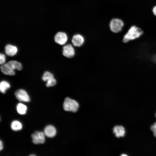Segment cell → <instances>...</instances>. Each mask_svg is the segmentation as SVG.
<instances>
[{"mask_svg":"<svg viewBox=\"0 0 156 156\" xmlns=\"http://www.w3.org/2000/svg\"><path fill=\"white\" fill-rule=\"evenodd\" d=\"M3 143L2 141L0 140V150L1 151L3 149Z\"/></svg>","mask_w":156,"mask_h":156,"instance_id":"cell-21","label":"cell"},{"mask_svg":"<svg viewBox=\"0 0 156 156\" xmlns=\"http://www.w3.org/2000/svg\"><path fill=\"white\" fill-rule=\"evenodd\" d=\"M11 127L14 131H17L21 130L22 128L21 123L18 120H14L11 124Z\"/></svg>","mask_w":156,"mask_h":156,"instance_id":"cell-15","label":"cell"},{"mask_svg":"<svg viewBox=\"0 0 156 156\" xmlns=\"http://www.w3.org/2000/svg\"><path fill=\"white\" fill-rule=\"evenodd\" d=\"M150 129L153 132L154 136L156 137V122L151 125Z\"/></svg>","mask_w":156,"mask_h":156,"instance_id":"cell-19","label":"cell"},{"mask_svg":"<svg viewBox=\"0 0 156 156\" xmlns=\"http://www.w3.org/2000/svg\"><path fill=\"white\" fill-rule=\"evenodd\" d=\"M21 64L16 60H11L7 63L2 64L0 69L1 72L4 74L10 75H14L15 73V69L20 70L22 69Z\"/></svg>","mask_w":156,"mask_h":156,"instance_id":"cell-1","label":"cell"},{"mask_svg":"<svg viewBox=\"0 0 156 156\" xmlns=\"http://www.w3.org/2000/svg\"><path fill=\"white\" fill-rule=\"evenodd\" d=\"M155 116H156V114H155Z\"/></svg>","mask_w":156,"mask_h":156,"instance_id":"cell-24","label":"cell"},{"mask_svg":"<svg viewBox=\"0 0 156 156\" xmlns=\"http://www.w3.org/2000/svg\"><path fill=\"white\" fill-rule=\"evenodd\" d=\"M153 11L154 15L156 16V6H154L153 8Z\"/></svg>","mask_w":156,"mask_h":156,"instance_id":"cell-20","label":"cell"},{"mask_svg":"<svg viewBox=\"0 0 156 156\" xmlns=\"http://www.w3.org/2000/svg\"><path fill=\"white\" fill-rule=\"evenodd\" d=\"M113 131L116 136L118 138L123 137L125 133L124 127L122 126H116L113 128Z\"/></svg>","mask_w":156,"mask_h":156,"instance_id":"cell-12","label":"cell"},{"mask_svg":"<svg viewBox=\"0 0 156 156\" xmlns=\"http://www.w3.org/2000/svg\"><path fill=\"white\" fill-rule=\"evenodd\" d=\"M56 83V79L53 78L47 81L46 86L47 87L52 86H55Z\"/></svg>","mask_w":156,"mask_h":156,"instance_id":"cell-17","label":"cell"},{"mask_svg":"<svg viewBox=\"0 0 156 156\" xmlns=\"http://www.w3.org/2000/svg\"><path fill=\"white\" fill-rule=\"evenodd\" d=\"M6 60V57L5 55L2 53L0 54V64L2 65L4 64Z\"/></svg>","mask_w":156,"mask_h":156,"instance_id":"cell-18","label":"cell"},{"mask_svg":"<svg viewBox=\"0 0 156 156\" xmlns=\"http://www.w3.org/2000/svg\"><path fill=\"white\" fill-rule=\"evenodd\" d=\"M75 53L74 49L70 44H67L63 47V54L64 56L67 57H72L74 56Z\"/></svg>","mask_w":156,"mask_h":156,"instance_id":"cell-8","label":"cell"},{"mask_svg":"<svg viewBox=\"0 0 156 156\" xmlns=\"http://www.w3.org/2000/svg\"><path fill=\"white\" fill-rule=\"evenodd\" d=\"M53 78L54 77L53 75L48 71L44 72L42 77V80L44 81H47Z\"/></svg>","mask_w":156,"mask_h":156,"instance_id":"cell-16","label":"cell"},{"mask_svg":"<svg viewBox=\"0 0 156 156\" xmlns=\"http://www.w3.org/2000/svg\"><path fill=\"white\" fill-rule=\"evenodd\" d=\"M124 25V23L122 20L118 18L112 19L109 23L111 30L115 33L120 31Z\"/></svg>","mask_w":156,"mask_h":156,"instance_id":"cell-4","label":"cell"},{"mask_svg":"<svg viewBox=\"0 0 156 156\" xmlns=\"http://www.w3.org/2000/svg\"><path fill=\"white\" fill-rule=\"evenodd\" d=\"M68 36L66 34L63 32L59 31L55 35L54 39L55 42L60 45L64 44L68 40Z\"/></svg>","mask_w":156,"mask_h":156,"instance_id":"cell-7","label":"cell"},{"mask_svg":"<svg viewBox=\"0 0 156 156\" xmlns=\"http://www.w3.org/2000/svg\"><path fill=\"white\" fill-rule=\"evenodd\" d=\"M121 156H127V155H125V154H122L121 155Z\"/></svg>","mask_w":156,"mask_h":156,"instance_id":"cell-22","label":"cell"},{"mask_svg":"<svg viewBox=\"0 0 156 156\" xmlns=\"http://www.w3.org/2000/svg\"><path fill=\"white\" fill-rule=\"evenodd\" d=\"M16 109L18 113L21 115L25 114L27 110V107L25 105L19 103L16 106Z\"/></svg>","mask_w":156,"mask_h":156,"instance_id":"cell-14","label":"cell"},{"mask_svg":"<svg viewBox=\"0 0 156 156\" xmlns=\"http://www.w3.org/2000/svg\"><path fill=\"white\" fill-rule=\"evenodd\" d=\"M84 42L83 36L79 34L74 35L73 37L72 42L73 45L75 47H80L82 45Z\"/></svg>","mask_w":156,"mask_h":156,"instance_id":"cell-9","label":"cell"},{"mask_svg":"<svg viewBox=\"0 0 156 156\" xmlns=\"http://www.w3.org/2000/svg\"><path fill=\"white\" fill-rule=\"evenodd\" d=\"M45 134L42 131H35L31 135L33 142L35 144H43L45 141Z\"/></svg>","mask_w":156,"mask_h":156,"instance_id":"cell-5","label":"cell"},{"mask_svg":"<svg viewBox=\"0 0 156 156\" xmlns=\"http://www.w3.org/2000/svg\"><path fill=\"white\" fill-rule=\"evenodd\" d=\"M10 87V83L7 81L3 80L0 82V90L1 92L5 94L6 91Z\"/></svg>","mask_w":156,"mask_h":156,"instance_id":"cell-13","label":"cell"},{"mask_svg":"<svg viewBox=\"0 0 156 156\" xmlns=\"http://www.w3.org/2000/svg\"><path fill=\"white\" fill-rule=\"evenodd\" d=\"M79 107V104L77 101L68 97L65 99L63 104L64 109L67 111L75 112Z\"/></svg>","mask_w":156,"mask_h":156,"instance_id":"cell-3","label":"cell"},{"mask_svg":"<svg viewBox=\"0 0 156 156\" xmlns=\"http://www.w3.org/2000/svg\"><path fill=\"white\" fill-rule=\"evenodd\" d=\"M5 51L7 55L10 56H12L16 55L18 51L17 47L11 44L6 45L5 47Z\"/></svg>","mask_w":156,"mask_h":156,"instance_id":"cell-10","label":"cell"},{"mask_svg":"<svg viewBox=\"0 0 156 156\" xmlns=\"http://www.w3.org/2000/svg\"><path fill=\"white\" fill-rule=\"evenodd\" d=\"M15 95L16 98L20 101L28 102L30 101L29 95L24 90L20 89L17 90Z\"/></svg>","mask_w":156,"mask_h":156,"instance_id":"cell-6","label":"cell"},{"mask_svg":"<svg viewBox=\"0 0 156 156\" xmlns=\"http://www.w3.org/2000/svg\"><path fill=\"white\" fill-rule=\"evenodd\" d=\"M29 156H36V155L34 154H32L29 155Z\"/></svg>","mask_w":156,"mask_h":156,"instance_id":"cell-23","label":"cell"},{"mask_svg":"<svg viewBox=\"0 0 156 156\" xmlns=\"http://www.w3.org/2000/svg\"><path fill=\"white\" fill-rule=\"evenodd\" d=\"M143 33V31L140 28L135 26H132L124 36L123 42L127 43L130 40H135L139 38Z\"/></svg>","mask_w":156,"mask_h":156,"instance_id":"cell-2","label":"cell"},{"mask_svg":"<svg viewBox=\"0 0 156 156\" xmlns=\"http://www.w3.org/2000/svg\"><path fill=\"white\" fill-rule=\"evenodd\" d=\"M44 133L45 135L49 138H53L55 136L56 133L55 128L53 126L49 125L44 128Z\"/></svg>","mask_w":156,"mask_h":156,"instance_id":"cell-11","label":"cell"}]
</instances>
